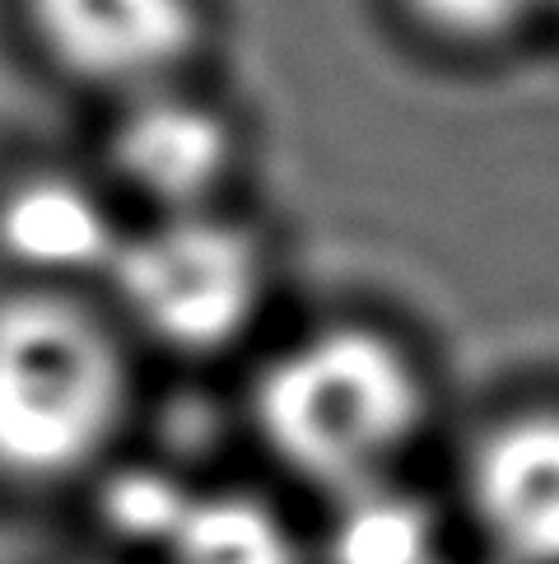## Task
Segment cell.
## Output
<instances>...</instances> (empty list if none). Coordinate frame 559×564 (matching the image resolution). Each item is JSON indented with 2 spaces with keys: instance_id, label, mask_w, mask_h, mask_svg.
<instances>
[{
  "instance_id": "obj_1",
  "label": "cell",
  "mask_w": 559,
  "mask_h": 564,
  "mask_svg": "<svg viewBox=\"0 0 559 564\" xmlns=\"http://www.w3.org/2000/svg\"><path fill=\"white\" fill-rule=\"evenodd\" d=\"M131 411V359L75 290L0 299V480L62 486L112 453Z\"/></svg>"
},
{
  "instance_id": "obj_2",
  "label": "cell",
  "mask_w": 559,
  "mask_h": 564,
  "mask_svg": "<svg viewBox=\"0 0 559 564\" xmlns=\"http://www.w3.org/2000/svg\"><path fill=\"white\" fill-rule=\"evenodd\" d=\"M256 430L304 480L359 490L383 476L419 420L402 350L377 332L331 327L298 340L256 382Z\"/></svg>"
},
{
  "instance_id": "obj_3",
  "label": "cell",
  "mask_w": 559,
  "mask_h": 564,
  "mask_svg": "<svg viewBox=\"0 0 559 564\" xmlns=\"http://www.w3.org/2000/svg\"><path fill=\"white\" fill-rule=\"evenodd\" d=\"M262 252L215 210L154 215L127 234L108 285L140 336L177 355L233 346L262 308Z\"/></svg>"
},
{
  "instance_id": "obj_4",
  "label": "cell",
  "mask_w": 559,
  "mask_h": 564,
  "mask_svg": "<svg viewBox=\"0 0 559 564\" xmlns=\"http://www.w3.org/2000/svg\"><path fill=\"white\" fill-rule=\"evenodd\" d=\"M29 14L70 75L127 98L173 85L201 43L196 0H29Z\"/></svg>"
},
{
  "instance_id": "obj_5",
  "label": "cell",
  "mask_w": 559,
  "mask_h": 564,
  "mask_svg": "<svg viewBox=\"0 0 559 564\" xmlns=\"http://www.w3.org/2000/svg\"><path fill=\"white\" fill-rule=\"evenodd\" d=\"M112 169L158 215L210 210L233 164V131L210 104L177 85L127 98L112 127Z\"/></svg>"
},
{
  "instance_id": "obj_6",
  "label": "cell",
  "mask_w": 559,
  "mask_h": 564,
  "mask_svg": "<svg viewBox=\"0 0 559 564\" xmlns=\"http://www.w3.org/2000/svg\"><path fill=\"white\" fill-rule=\"evenodd\" d=\"M127 229L108 196L70 173H29L0 196V252L43 290H70V280L112 271Z\"/></svg>"
},
{
  "instance_id": "obj_7",
  "label": "cell",
  "mask_w": 559,
  "mask_h": 564,
  "mask_svg": "<svg viewBox=\"0 0 559 564\" xmlns=\"http://www.w3.org/2000/svg\"><path fill=\"white\" fill-rule=\"evenodd\" d=\"M471 503L517 564H559V415H517L471 462Z\"/></svg>"
},
{
  "instance_id": "obj_8",
  "label": "cell",
  "mask_w": 559,
  "mask_h": 564,
  "mask_svg": "<svg viewBox=\"0 0 559 564\" xmlns=\"http://www.w3.org/2000/svg\"><path fill=\"white\" fill-rule=\"evenodd\" d=\"M168 564H298V546L271 503L219 490L196 495L164 551Z\"/></svg>"
},
{
  "instance_id": "obj_9",
  "label": "cell",
  "mask_w": 559,
  "mask_h": 564,
  "mask_svg": "<svg viewBox=\"0 0 559 564\" xmlns=\"http://www.w3.org/2000/svg\"><path fill=\"white\" fill-rule=\"evenodd\" d=\"M331 564H438L434 518L419 499L373 480L341 495L327 532Z\"/></svg>"
},
{
  "instance_id": "obj_10",
  "label": "cell",
  "mask_w": 559,
  "mask_h": 564,
  "mask_svg": "<svg viewBox=\"0 0 559 564\" xmlns=\"http://www.w3.org/2000/svg\"><path fill=\"white\" fill-rule=\"evenodd\" d=\"M196 490L177 471H164L154 462H131L98 480L94 490V513L98 528L112 541H122L131 551H168V541L191 513Z\"/></svg>"
},
{
  "instance_id": "obj_11",
  "label": "cell",
  "mask_w": 559,
  "mask_h": 564,
  "mask_svg": "<svg viewBox=\"0 0 559 564\" xmlns=\"http://www.w3.org/2000/svg\"><path fill=\"white\" fill-rule=\"evenodd\" d=\"M419 24L457 43H498L527 29L555 0H406Z\"/></svg>"
},
{
  "instance_id": "obj_12",
  "label": "cell",
  "mask_w": 559,
  "mask_h": 564,
  "mask_svg": "<svg viewBox=\"0 0 559 564\" xmlns=\"http://www.w3.org/2000/svg\"><path fill=\"white\" fill-rule=\"evenodd\" d=\"M555 6H559V0H555Z\"/></svg>"
}]
</instances>
